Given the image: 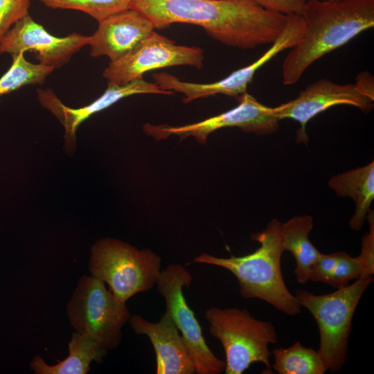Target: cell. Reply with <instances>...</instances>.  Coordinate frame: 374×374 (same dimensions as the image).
<instances>
[{
	"label": "cell",
	"instance_id": "7c38bea8",
	"mask_svg": "<svg viewBox=\"0 0 374 374\" xmlns=\"http://www.w3.org/2000/svg\"><path fill=\"white\" fill-rule=\"evenodd\" d=\"M373 100L362 94L355 84H337L321 79L307 86L294 99L273 107L280 120L290 118L300 125L296 142H308L306 125L315 116L335 105L355 107L368 114L373 109Z\"/></svg>",
	"mask_w": 374,
	"mask_h": 374
},
{
	"label": "cell",
	"instance_id": "e0dca14e",
	"mask_svg": "<svg viewBox=\"0 0 374 374\" xmlns=\"http://www.w3.org/2000/svg\"><path fill=\"white\" fill-rule=\"evenodd\" d=\"M328 186L337 195L353 200L355 211L348 224L353 231L361 230L374 199V161L331 177Z\"/></svg>",
	"mask_w": 374,
	"mask_h": 374
},
{
	"label": "cell",
	"instance_id": "484cf974",
	"mask_svg": "<svg viewBox=\"0 0 374 374\" xmlns=\"http://www.w3.org/2000/svg\"><path fill=\"white\" fill-rule=\"evenodd\" d=\"M339 255L340 251L330 254L321 253L310 269L309 280L327 284L336 266Z\"/></svg>",
	"mask_w": 374,
	"mask_h": 374
},
{
	"label": "cell",
	"instance_id": "9c48e42d",
	"mask_svg": "<svg viewBox=\"0 0 374 374\" xmlns=\"http://www.w3.org/2000/svg\"><path fill=\"white\" fill-rule=\"evenodd\" d=\"M302 31L301 16L295 14L287 15L284 28L270 48L249 65L234 71L218 81L204 84L186 82L166 72L154 73L152 78L162 90L182 93L184 103L217 94L237 98L247 92L248 84L260 67L281 51L292 48L297 44Z\"/></svg>",
	"mask_w": 374,
	"mask_h": 374
},
{
	"label": "cell",
	"instance_id": "2e32d148",
	"mask_svg": "<svg viewBox=\"0 0 374 374\" xmlns=\"http://www.w3.org/2000/svg\"><path fill=\"white\" fill-rule=\"evenodd\" d=\"M129 323L138 335H146L155 351L157 374L196 373L186 341L166 311L157 322L140 315L131 316Z\"/></svg>",
	"mask_w": 374,
	"mask_h": 374
},
{
	"label": "cell",
	"instance_id": "5b68a950",
	"mask_svg": "<svg viewBox=\"0 0 374 374\" xmlns=\"http://www.w3.org/2000/svg\"><path fill=\"white\" fill-rule=\"evenodd\" d=\"M204 317L210 334L223 346L226 374H242L254 362L264 364L267 373H272L269 345L278 341L272 323L238 308H211Z\"/></svg>",
	"mask_w": 374,
	"mask_h": 374
},
{
	"label": "cell",
	"instance_id": "5bb4252c",
	"mask_svg": "<svg viewBox=\"0 0 374 374\" xmlns=\"http://www.w3.org/2000/svg\"><path fill=\"white\" fill-rule=\"evenodd\" d=\"M144 93L171 95L173 93L163 91L157 83L147 82L143 78L125 84L108 82L104 93L96 100L86 106L71 108L63 104L51 89H37V98L40 104L49 110L64 127L65 149L69 154L73 153L75 149L76 131L84 121L123 98Z\"/></svg>",
	"mask_w": 374,
	"mask_h": 374
},
{
	"label": "cell",
	"instance_id": "7402d4cb",
	"mask_svg": "<svg viewBox=\"0 0 374 374\" xmlns=\"http://www.w3.org/2000/svg\"><path fill=\"white\" fill-rule=\"evenodd\" d=\"M52 9L82 11L100 22L105 18L130 8L132 0H37Z\"/></svg>",
	"mask_w": 374,
	"mask_h": 374
},
{
	"label": "cell",
	"instance_id": "9a60e30c",
	"mask_svg": "<svg viewBox=\"0 0 374 374\" xmlns=\"http://www.w3.org/2000/svg\"><path fill=\"white\" fill-rule=\"evenodd\" d=\"M152 22L139 12L129 8L98 22L89 36L90 55L107 56L114 62L125 56L154 30Z\"/></svg>",
	"mask_w": 374,
	"mask_h": 374
},
{
	"label": "cell",
	"instance_id": "4fadbf2b",
	"mask_svg": "<svg viewBox=\"0 0 374 374\" xmlns=\"http://www.w3.org/2000/svg\"><path fill=\"white\" fill-rule=\"evenodd\" d=\"M89 36L73 33L63 37L50 34L28 15L16 22L0 41V54L30 51L39 64L59 69L88 45Z\"/></svg>",
	"mask_w": 374,
	"mask_h": 374
},
{
	"label": "cell",
	"instance_id": "7a4b0ae2",
	"mask_svg": "<svg viewBox=\"0 0 374 374\" xmlns=\"http://www.w3.org/2000/svg\"><path fill=\"white\" fill-rule=\"evenodd\" d=\"M303 31L282 64L285 85L297 82L315 61L374 26V0H308Z\"/></svg>",
	"mask_w": 374,
	"mask_h": 374
},
{
	"label": "cell",
	"instance_id": "83f0119b",
	"mask_svg": "<svg viewBox=\"0 0 374 374\" xmlns=\"http://www.w3.org/2000/svg\"><path fill=\"white\" fill-rule=\"evenodd\" d=\"M355 85L362 94L374 101V78L372 74L368 71L359 73Z\"/></svg>",
	"mask_w": 374,
	"mask_h": 374
},
{
	"label": "cell",
	"instance_id": "4316f807",
	"mask_svg": "<svg viewBox=\"0 0 374 374\" xmlns=\"http://www.w3.org/2000/svg\"><path fill=\"white\" fill-rule=\"evenodd\" d=\"M261 7L283 15H301L307 0H252Z\"/></svg>",
	"mask_w": 374,
	"mask_h": 374
},
{
	"label": "cell",
	"instance_id": "30bf717a",
	"mask_svg": "<svg viewBox=\"0 0 374 374\" xmlns=\"http://www.w3.org/2000/svg\"><path fill=\"white\" fill-rule=\"evenodd\" d=\"M204 51L197 46L177 45L154 30L123 57L110 62L103 73L109 83L125 84L142 79L147 71L175 66L204 65Z\"/></svg>",
	"mask_w": 374,
	"mask_h": 374
},
{
	"label": "cell",
	"instance_id": "f1b7e54d",
	"mask_svg": "<svg viewBox=\"0 0 374 374\" xmlns=\"http://www.w3.org/2000/svg\"><path fill=\"white\" fill-rule=\"evenodd\" d=\"M329 1H337V0H329Z\"/></svg>",
	"mask_w": 374,
	"mask_h": 374
},
{
	"label": "cell",
	"instance_id": "6da1fadb",
	"mask_svg": "<svg viewBox=\"0 0 374 374\" xmlns=\"http://www.w3.org/2000/svg\"><path fill=\"white\" fill-rule=\"evenodd\" d=\"M132 8L154 28L174 23L202 27L215 40L230 47L251 49L271 44L286 24V15L252 0H132Z\"/></svg>",
	"mask_w": 374,
	"mask_h": 374
},
{
	"label": "cell",
	"instance_id": "3957f363",
	"mask_svg": "<svg viewBox=\"0 0 374 374\" xmlns=\"http://www.w3.org/2000/svg\"><path fill=\"white\" fill-rule=\"evenodd\" d=\"M280 224L279 220L273 219L264 230L253 233L251 239L260 246L251 253L222 258L203 253L192 262L227 269L237 278L242 297L264 301L287 315L296 316L302 307L283 277Z\"/></svg>",
	"mask_w": 374,
	"mask_h": 374
},
{
	"label": "cell",
	"instance_id": "ac0fdd59",
	"mask_svg": "<svg viewBox=\"0 0 374 374\" xmlns=\"http://www.w3.org/2000/svg\"><path fill=\"white\" fill-rule=\"evenodd\" d=\"M312 227L313 219L309 215L294 216L280 224L282 248L294 256L296 278L300 284L309 281L310 269L321 253L309 238Z\"/></svg>",
	"mask_w": 374,
	"mask_h": 374
},
{
	"label": "cell",
	"instance_id": "603a6c76",
	"mask_svg": "<svg viewBox=\"0 0 374 374\" xmlns=\"http://www.w3.org/2000/svg\"><path fill=\"white\" fill-rule=\"evenodd\" d=\"M364 278L361 260L357 256L352 257L344 251H340L336 266L327 284L335 289L349 285L352 280Z\"/></svg>",
	"mask_w": 374,
	"mask_h": 374
},
{
	"label": "cell",
	"instance_id": "cb8c5ba5",
	"mask_svg": "<svg viewBox=\"0 0 374 374\" xmlns=\"http://www.w3.org/2000/svg\"><path fill=\"white\" fill-rule=\"evenodd\" d=\"M30 0H0V41L16 22L28 16Z\"/></svg>",
	"mask_w": 374,
	"mask_h": 374
},
{
	"label": "cell",
	"instance_id": "8992f818",
	"mask_svg": "<svg viewBox=\"0 0 374 374\" xmlns=\"http://www.w3.org/2000/svg\"><path fill=\"white\" fill-rule=\"evenodd\" d=\"M161 260L149 249L136 247L121 240L105 238L91 248V274L109 287L115 299L125 303L132 296L156 285Z\"/></svg>",
	"mask_w": 374,
	"mask_h": 374
},
{
	"label": "cell",
	"instance_id": "d4e9b609",
	"mask_svg": "<svg viewBox=\"0 0 374 374\" xmlns=\"http://www.w3.org/2000/svg\"><path fill=\"white\" fill-rule=\"evenodd\" d=\"M369 231L362 240V249L358 257L362 268L364 278L372 276L374 274V212L371 210L367 215Z\"/></svg>",
	"mask_w": 374,
	"mask_h": 374
},
{
	"label": "cell",
	"instance_id": "44dd1931",
	"mask_svg": "<svg viewBox=\"0 0 374 374\" xmlns=\"http://www.w3.org/2000/svg\"><path fill=\"white\" fill-rule=\"evenodd\" d=\"M10 69L0 78V98L28 84H42L54 69L28 62L24 53L12 55Z\"/></svg>",
	"mask_w": 374,
	"mask_h": 374
},
{
	"label": "cell",
	"instance_id": "ba28073f",
	"mask_svg": "<svg viewBox=\"0 0 374 374\" xmlns=\"http://www.w3.org/2000/svg\"><path fill=\"white\" fill-rule=\"evenodd\" d=\"M193 277L179 264H171L161 271L156 285L166 302V311L186 342L196 373L220 374L224 371L225 362L220 359L207 346L201 326L184 295V287H189Z\"/></svg>",
	"mask_w": 374,
	"mask_h": 374
},
{
	"label": "cell",
	"instance_id": "277c9868",
	"mask_svg": "<svg viewBox=\"0 0 374 374\" xmlns=\"http://www.w3.org/2000/svg\"><path fill=\"white\" fill-rule=\"evenodd\" d=\"M372 282V276L357 279L325 294H315L304 290L295 292L301 306L310 312L317 323L318 352L331 373L339 371L345 364L353 317L363 294Z\"/></svg>",
	"mask_w": 374,
	"mask_h": 374
},
{
	"label": "cell",
	"instance_id": "d6986e66",
	"mask_svg": "<svg viewBox=\"0 0 374 374\" xmlns=\"http://www.w3.org/2000/svg\"><path fill=\"white\" fill-rule=\"evenodd\" d=\"M107 351L89 337L77 332L73 333L69 343V355L57 364H47L39 355H35L30 368L36 374H87L90 364L102 362Z\"/></svg>",
	"mask_w": 374,
	"mask_h": 374
},
{
	"label": "cell",
	"instance_id": "52a82bcc",
	"mask_svg": "<svg viewBox=\"0 0 374 374\" xmlns=\"http://www.w3.org/2000/svg\"><path fill=\"white\" fill-rule=\"evenodd\" d=\"M67 314L75 332L109 351L122 339V328L131 314L117 301L105 282L93 276L80 278L68 305Z\"/></svg>",
	"mask_w": 374,
	"mask_h": 374
},
{
	"label": "cell",
	"instance_id": "ffe728a7",
	"mask_svg": "<svg viewBox=\"0 0 374 374\" xmlns=\"http://www.w3.org/2000/svg\"><path fill=\"white\" fill-rule=\"evenodd\" d=\"M271 353V368L278 374H323L328 371L318 350L300 341L287 348H276Z\"/></svg>",
	"mask_w": 374,
	"mask_h": 374
},
{
	"label": "cell",
	"instance_id": "8fae6325",
	"mask_svg": "<svg viewBox=\"0 0 374 374\" xmlns=\"http://www.w3.org/2000/svg\"><path fill=\"white\" fill-rule=\"evenodd\" d=\"M238 105L224 113L204 121L182 126L146 124L144 132L156 139L174 135L184 139L194 137L199 143H206L213 132L225 127H238L240 130L258 136L267 135L278 130L279 119L273 107L264 105L245 92L237 98Z\"/></svg>",
	"mask_w": 374,
	"mask_h": 374
}]
</instances>
